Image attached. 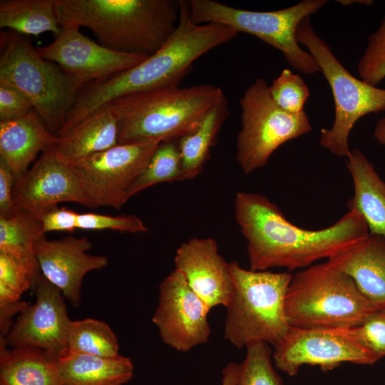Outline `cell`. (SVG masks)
Listing matches in <instances>:
<instances>
[{
	"label": "cell",
	"instance_id": "7a4b0ae2",
	"mask_svg": "<svg viewBox=\"0 0 385 385\" xmlns=\"http://www.w3.org/2000/svg\"><path fill=\"white\" fill-rule=\"evenodd\" d=\"M180 2L177 27L162 47L135 66L104 80L85 84L67 115L68 124L78 123L120 97L179 86L197 59L239 34L221 24L194 23L188 1Z\"/></svg>",
	"mask_w": 385,
	"mask_h": 385
},
{
	"label": "cell",
	"instance_id": "ba28073f",
	"mask_svg": "<svg viewBox=\"0 0 385 385\" xmlns=\"http://www.w3.org/2000/svg\"><path fill=\"white\" fill-rule=\"evenodd\" d=\"M296 39L314 57L334 98L333 125L321 130L319 144L337 156L347 158L351 153L349 136L358 120L367 114L385 111V88L370 85L351 75L316 34L310 16L298 25Z\"/></svg>",
	"mask_w": 385,
	"mask_h": 385
},
{
	"label": "cell",
	"instance_id": "8d00e7d4",
	"mask_svg": "<svg viewBox=\"0 0 385 385\" xmlns=\"http://www.w3.org/2000/svg\"><path fill=\"white\" fill-rule=\"evenodd\" d=\"M78 215L71 209L57 207L43 214L39 220L44 233L53 231L71 232L77 229Z\"/></svg>",
	"mask_w": 385,
	"mask_h": 385
},
{
	"label": "cell",
	"instance_id": "d6986e66",
	"mask_svg": "<svg viewBox=\"0 0 385 385\" xmlns=\"http://www.w3.org/2000/svg\"><path fill=\"white\" fill-rule=\"evenodd\" d=\"M118 133V115L108 103L57 135L51 149L58 159L71 163L117 145Z\"/></svg>",
	"mask_w": 385,
	"mask_h": 385
},
{
	"label": "cell",
	"instance_id": "9a60e30c",
	"mask_svg": "<svg viewBox=\"0 0 385 385\" xmlns=\"http://www.w3.org/2000/svg\"><path fill=\"white\" fill-rule=\"evenodd\" d=\"M14 200L17 208L38 220L63 202L93 207L73 165L58 159L51 148L16 180Z\"/></svg>",
	"mask_w": 385,
	"mask_h": 385
},
{
	"label": "cell",
	"instance_id": "d6a6232c",
	"mask_svg": "<svg viewBox=\"0 0 385 385\" xmlns=\"http://www.w3.org/2000/svg\"><path fill=\"white\" fill-rule=\"evenodd\" d=\"M357 71L360 79L374 86L385 78V15L378 29L368 37Z\"/></svg>",
	"mask_w": 385,
	"mask_h": 385
},
{
	"label": "cell",
	"instance_id": "d590c367",
	"mask_svg": "<svg viewBox=\"0 0 385 385\" xmlns=\"http://www.w3.org/2000/svg\"><path fill=\"white\" fill-rule=\"evenodd\" d=\"M34 110L30 101L16 89L0 83V122L14 120Z\"/></svg>",
	"mask_w": 385,
	"mask_h": 385
},
{
	"label": "cell",
	"instance_id": "44dd1931",
	"mask_svg": "<svg viewBox=\"0 0 385 385\" xmlns=\"http://www.w3.org/2000/svg\"><path fill=\"white\" fill-rule=\"evenodd\" d=\"M58 140L34 110L21 118L0 122V158L18 180L29 170L39 152L43 153Z\"/></svg>",
	"mask_w": 385,
	"mask_h": 385
},
{
	"label": "cell",
	"instance_id": "1f68e13d",
	"mask_svg": "<svg viewBox=\"0 0 385 385\" xmlns=\"http://www.w3.org/2000/svg\"><path fill=\"white\" fill-rule=\"evenodd\" d=\"M269 92L275 103L290 113L304 111V105L309 96L308 86L302 77L284 68L269 86Z\"/></svg>",
	"mask_w": 385,
	"mask_h": 385
},
{
	"label": "cell",
	"instance_id": "60d3db41",
	"mask_svg": "<svg viewBox=\"0 0 385 385\" xmlns=\"http://www.w3.org/2000/svg\"><path fill=\"white\" fill-rule=\"evenodd\" d=\"M337 2H339V4L342 5H349L354 3H356L359 4H364V5H370L373 3V1L370 0H361V1H351V0H338Z\"/></svg>",
	"mask_w": 385,
	"mask_h": 385
},
{
	"label": "cell",
	"instance_id": "7c38bea8",
	"mask_svg": "<svg viewBox=\"0 0 385 385\" xmlns=\"http://www.w3.org/2000/svg\"><path fill=\"white\" fill-rule=\"evenodd\" d=\"M275 366L289 376L303 365H318L330 370L341 363L370 365L378 361L356 339L350 328H299L290 327L274 346Z\"/></svg>",
	"mask_w": 385,
	"mask_h": 385
},
{
	"label": "cell",
	"instance_id": "8fae6325",
	"mask_svg": "<svg viewBox=\"0 0 385 385\" xmlns=\"http://www.w3.org/2000/svg\"><path fill=\"white\" fill-rule=\"evenodd\" d=\"M160 143H118L70 163L93 207L108 206L119 210L127 202L128 189L144 171Z\"/></svg>",
	"mask_w": 385,
	"mask_h": 385
},
{
	"label": "cell",
	"instance_id": "e0dca14e",
	"mask_svg": "<svg viewBox=\"0 0 385 385\" xmlns=\"http://www.w3.org/2000/svg\"><path fill=\"white\" fill-rule=\"evenodd\" d=\"M92 247L86 237L66 236L48 240L45 235L35 245V255L42 275L56 286L74 307L81 302V289L85 275L107 266L105 255H93L87 252Z\"/></svg>",
	"mask_w": 385,
	"mask_h": 385
},
{
	"label": "cell",
	"instance_id": "ac0fdd59",
	"mask_svg": "<svg viewBox=\"0 0 385 385\" xmlns=\"http://www.w3.org/2000/svg\"><path fill=\"white\" fill-rule=\"evenodd\" d=\"M174 262L175 269L210 309L227 306L234 292L233 279L230 263L219 254L215 239H190L178 248Z\"/></svg>",
	"mask_w": 385,
	"mask_h": 385
},
{
	"label": "cell",
	"instance_id": "2e32d148",
	"mask_svg": "<svg viewBox=\"0 0 385 385\" xmlns=\"http://www.w3.org/2000/svg\"><path fill=\"white\" fill-rule=\"evenodd\" d=\"M37 51L86 84L128 70L148 57L109 49L81 34L80 27L73 24L61 26L55 39Z\"/></svg>",
	"mask_w": 385,
	"mask_h": 385
},
{
	"label": "cell",
	"instance_id": "3957f363",
	"mask_svg": "<svg viewBox=\"0 0 385 385\" xmlns=\"http://www.w3.org/2000/svg\"><path fill=\"white\" fill-rule=\"evenodd\" d=\"M61 26L89 29L99 43L115 51L149 56L177 27L176 0H56Z\"/></svg>",
	"mask_w": 385,
	"mask_h": 385
},
{
	"label": "cell",
	"instance_id": "d4e9b609",
	"mask_svg": "<svg viewBox=\"0 0 385 385\" xmlns=\"http://www.w3.org/2000/svg\"><path fill=\"white\" fill-rule=\"evenodd\" d=\"M228 114L227 100L224 96L195 128L178 140L184 180L195 178L203 170L210 148Z\"/></svg>",
	"mask_w": 385,
	"mask_h": 385
},
{
	"label": "cell",
	"instance_id": "ab89813d",
	"mask_svg": "<svg viewBox=\"0 0 385 385\" xmlns=\"http://www.w3.org/2000/svg\"><path fill=\"white\" fill-rule=\"evenodd\" d=\"M374 136L379 143L385 145V118H382L377 122Z\"/></svg>",
	"mask_w": 385,
	"mask_h": 385
},
{
	"label": "cell",
	"instance_id": "8992f818",
	"mask_svg": "<svg viewBox=\"0 0 385 385\" xmlns=\"http://www.w3.org/2000/svg\"><path fill=\"white\" fill-rule=\"evenodd\" d=\"M0 83L24 96L56 135L86 84L41 56L29 38L9 30L0 34Z\"/></svg>",
	"mask_w": 385,
	"mask_h": 385
},
{
	"label": "cell",
	"instance_id": "6da1fadb",
	"mask_svg": "<svg viewBox=\"0 0 385 385\" xmlns=\"http://www.w3.org/2000/svg\"><path fill=\"white\" fill-rule=\"evenodd\" d=\"M235 216L247 240L250 267L254 271L272 267L303 270L337 256L369 236L365 220L355 210H349L326 228L305 230L289 222L275 203L256 192H237Z\"/></svg>",
	"mask_w": 385,
	"mask_h": 385
},
{
	"label": "cell",
	"instance_id": "f35d334b",
	"mask_svg": "<svg viewBox=\"0 0 385 385\" xmlns=\"http://www.w3.org/2000/svg\"><path fill=\"white\" fill-rule=\"evenodd\" d=\"M239 365L234 362L227 364L222 369V379L221 385H236L238 375Z\"/></svg>",
	"mask_w": 385,
	"mask_h": 385
},
{
	"label": "cell",
	"instance_id": "ffe728a7",
	"mask_svg": "<svg viewBox=\"0 0 385 385\" xmlns=\"http://www.w3.org/2000/svg\"><path fill=\"white\" fill-rule=\"evenodd\" d=\"M329 260L354 279L377 310L385 311V237L369 235Z\"/></svg>",
	"mask_w": 385,
	"mask_h": 385
},
{
	"label": "cell",
	"instance_id": "836d02e7",
	"mask_svg": "<svg viewBox=\"0 0 385 385\" xmlns=\"http://www.w3.org/2000/svg\"><path fill=\"white\" fill-rule=\"evenodd\" d=\"M77 229L111 230L129 233L148 232V228L143 220L135 215L112 216L93 212L78 213Z\"/></svg>",
	"mask_w": 385,
	"mask_h": 385
},
{
	"label": "cell",
	"instance_id": "f1b7e54d",
	"mask_svg": "<svg viewBox=\"0 0 385 385\" xmlns=\"http://www.w3.org/2000/svg\"><path fill=\"white\" fill-rule=\"evenodd\" d=\"M178 140L159 144L144 171L128 189L126 201L156 184L184 180Z\"/></svg>",
	"mask_w": 385,
	"mask_h": 385
},
{
	"label": "cell",
	"instance_id": "4dcf8cb0",
	"mask_svg": "<svg viewBox=\"0 0 385 385\" xmlns=\"http://www.w3.org/2000/svg\"><path fill=\"white\" fill-rule=\"evenodd\" d=\"M263 342H253L246 347V356L239 364L236 385H283L273 368L271 350Z\"/></svg>",
	"mask_w": 385,
	"mask_h": 385
},
{
	"label": "cell",
	"instance_id": "277c9868",
	"mask_svg": "<svg viewBox=\"0 0 385 385\" xmlns=\"http://www.w3.org/2000/svg\"><path fill=\"white\" fill-rule=\"evenodd\" d=\"M211 84L130 93L109 103L118 117V143L178 140L195 128L223 97Z\"/></svg>",
	"mask_w": 385,
	"mask_h": 385
},
{
	"label": "cell",
	"instance_id": "603a6c76",
	"mask_svg": "<svg viewBox=\"0 0 385 385\" xmlns=\"http://www.w3.org/2000/svg\"><path fill=\"white\" fill-rule=\"evenodd\" d=\"M59 385H123L133 376L128 357H103L68 349L58 357Z\"/></svg>",
	"mask_w": 385,
	"mask_h": 385
},
{
	"label": "cell",
	"instance_id": "cb8c5ba5",
	"mask_svg": "<svg viewBox=\"0 0 385 385\" xmlns=\"http://www.w3.org/2000/svg\"><path fill=\"white\" fill-rule=\"evenodd\" d=\"M58 357L38 348H8L0 339V385H59Z\"/></svg>",
	"mask_w": 385,
	"mask_h": 385
},
{
	"label": "cell",
	"instance_id": "7402d4cb",
	"mask_svg": "<svg viewBox=\"0 0 385 385\" xmlns=\"http://www.w3.org/2000/svg\"><path fill=\"white\" fill-rule=\"evenodd\" d=\"M346 168L354 191L347 202L349 210H355L362 215L369 235L385 237V181L359 149L351 150Z\"/></svg>",
	"mask_w": 385,
	"mask_h": 385
},
{
	"label": "cell",
	"instance_id": "4fadbf2b",
	"mask_svg": "<svg viewBox=\"0 0 385 385\" xmlns=\"http://www.w3.org/2000/svg\"><path fill=\"white\" fill-rule=\"evenodd\" d=\"M159 299L152 321L161 339L178 351L185 352L206 343L210 336L209 307L174 270L159 286Z\"/></svg>",
	"mask_w": 385,
	"mask_h": 385
},
{
	"label": "cell",
	"instance_id": "5bb4252c",
	"mask_svg": "<svg viewBox=\"0 0 385 385\" xmlns=\"http://www.w3.org/2000/svg\"><path fill=\"white\" fill-rule=\"evenodd\" d=\"M36 301L19 313L9 333L0 337L9 348L31 346L56 356L67 350L71 320L61 292L40 274L34 285Z\"/></svg>",
	"mask_w": 385,
	"mask_h": 385
},
{
	"label": "cell",
	"instance_id": "74e56055",
	"mask_svg": "<svg viewBox=\"0 0 385 385\" xmlns=\"http://www.w3.org/2000/svg\"><path fill=\"white\" fill-rule=\"evenodd\" d=\"M16 180L6 161L0 158V216L10 217L18 210L14 200Z\"/></svg>",
	"mask_w": 385,
	"mask_h": 385
},
{
	"label": "cell",
	"instance_id": "e575fe53",
	"mask_svg": "<svg viewBox=\"0 0 385 385\" xmlns=\"http://www.w3.org/2000/svg\"><path fill=\"white\" fill-rule=\"evenodd\" d=\"M356 339L377 359L385 356V311H376L350 328Z\"/></svg>",
	"mask_w": 385,
	"mask_h": 385
},
{
	"label": "cell",
	"instance_id": "83f0119b",
	"mask_svg": "<svg viewBox=\"0 0 385 385\" xmlns=\"http://www.w3.org/2000/svg\"><path fill=\"white\" fill-rule=\"evenodd\" d=\"M67 349L103 357L118 356V339L105 322L95 319L71 321L67 333Z\"/></svg>",
	"mask_w": 385,
	"mask_h": 385
},
{
	"label": "cell",
	"instance_id": "f546056e",
	"mask_svg": "<svg viewBox=\"0 0 385 385\" xmlns=\"http://www.w3.org/2000/svg\"><path fill=\"white\" fill-rule=\"evenodd\" d=\"M38 265L0 252V304L19 302L22 294L35 285Z\"/></svg>",
	"mask_w": 385,
	"mask_h": 385
},
{
	"label": "cell",
	"instance_id": "52a82bcc",
	"mask_svg": "<svg viewBox=\"0 0 385 385\" xmlns=\"http://www.w3.org/2000/svg\"><path fill=\"white\" fill-rule=\"evenodd\" d=\"M234 292L226 307L224 336L237 348L253 342L277 345L287 334L284 299L290 272L254 271L230 262Z\"/></svg>",
	"mask_w": 385,
	"mask_h": 385
},
{
	"label": "cell",
	"instance_id": "484cf974",
	"mask_svg": "<svg viewBox=\"0 0 385 385\" xmlns=\"http://www.w3.org/2000/svg\"><path fill=\"white\" fill-rule=\"evenodd\" d=\"M0 27L21 35L61 31L56 0H1Z\"/></svg>",
	"mask_w": 385,
	"mask_h": 385
},
{
	"label": "cell",
	"instance_id": "30bf717a",
	"mask_svg": "<svg viewBox=\"0 0 385 385\" xmlns=\"http://www.w3.org/2000/svg\"><path fill=\"white\" fill-rule=\"evenodd\" d=\"M240 104L241 128L237 137L236 160L245 174L267 165L284 143L312 130L304 111L290 113L275 103L263 78L257 79L245 91Z\"/></svg>",
	"mask_w": 385,
	"mask_h": 385
},
{
	"label": "cell",
	"instance_id": "4316f807",
	"mask_svg": "<svg viewBox=\"0 0 385 385\" xmlns=\"http://www.w3.org/2000/svg\"><path fill=\"white\" fill-rule=\"evenodd\" d=\"M43 235L40 220L23 210L18 208L10 217L0 216V252L38 265L35 245Z\"/></svg>",
	"mask_w": 385,
	"mask_h": 385
},
{
	"label": "cell",
	"instance_id": "9c48e42d",
	"mask_svg": "<svg viewBox=\"0 0 385 385\" xmlns=\"http://www.w3.org/2000/svg\"><path fill=\"white\" fill-rule=\"evenodd\" d=\"M190 15L197 24H221L238 33L253 35L279 51L293 68L307 74L320 72L314 57L296 39V30L305 18L315 14L327 0H304L272 11L235 8L213 0H189Z\"/></svg>",
	"mask_w": 385,
	"mask_h": 385
},
{
	"label": "cell",
	"instance_id": "5b68a950",
	"mask_svg": "<svg viewBox=\"0 0 385 385\" xmlns=\"http://www.w3.org/2000/svg\"><path fill=\"white\" fill-rule=\"evenodd\" d=\"M284 309L290 327L330 329L354 327L379 311L330 260L293 275Z\"/></svg>",
	"mask_w": 385,
	"mask_h": 385
}]
</instances>
